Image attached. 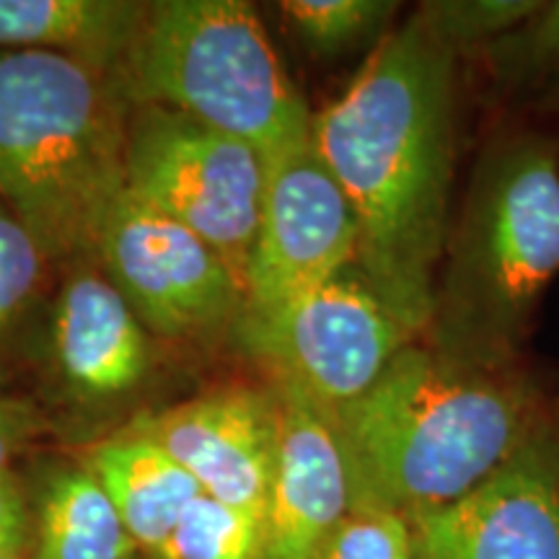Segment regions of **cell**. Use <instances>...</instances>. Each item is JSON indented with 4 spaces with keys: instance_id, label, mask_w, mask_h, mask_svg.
<instances>
[{
    "instance_id": "1",
    "label": "cell",
    "mask_w": 559,
    "mask_h": 559,
    "mask_svg": "<svg viewBox=\"0 0 559 559\" xmlns=\"http://www.w3.org/2000/svg\"><path fill=\"white\" fill-rule=\"evenodd\" d=\"M459 55L419 11L383 37L311 145L358 221V267L419 340L449 239Z\"/></svg>"
},
{
    "instance_id": "2",
    "label": "cell",
    "mask_w": 559,
    "mask_h": 559,
    "mask_svg": "<svg viewBox=\"0 0 559 559\" xmlns=\"http://www.w3.org/2000/svg\"><path fill=\"white\" fill-rule=\"evenodd\" d=\"M539 389L515 368H474L412 342L358 402L334 412L353 506L412 521L464 498L542 423Z\"/></svg>"
},
{
    "instance_id": "3",
    "label": "cell",
    "mask_w": 559,
    "mask_h": 559,
    "mask_svg": "<svg viewBox=\"0 0 559 559\" xmlns=\"http://www.w3.org/2000/svg\"><path fill=\"white\" fill-rule=\"evenodd\" d=\"M557 275L559 148L542 132H506L474 166L423 337L461 366L515 368Z\"/></svg>"
},
{
    "instance_id": "4",
    "label": "cell",
    "mask_w": 559,
    "mask_h": 559,
    "mask_svg": "<svg viewBox=\"0 0 559 559\" xmlns=\"http://www.w3.org/2000/svg\"><path fill=\"white\" fill-rule=\"evenodd\" d=\"M130 109L117 81L86 62L0 50V205L47 260L96 257L128 181Z\"/></svg>"
},
{
    "instance_id": "5",
    "label": "cell",
    "mask_w": 559,
    "mask_h": 559,
    "mask_svg": "<svg viewBox=\"0 0 559 559\" xmlns=\"http://www.w3.org/2000/svg\"><path fill=\"white\" fill-rule=\"evenodd\" d=\"M130 104H153L239 138L264 166L311 140V109L243 0L148 3L115 73Z\"/></svg>"
},
{
    "instance_id": "6",
    "label": "cell",
    "mask_w": 559,
    "mask_h": 559,
    "mask_svg": "<svg viewBox=\"0 0 559 559\" xmlns=\"http://www.w3.org/2000/svg\"><path fill=\"white\" fill-rule=\"evenodd\" d=\"M124 190L221 254L241 290L264 194V160L239 138L181 111L132 104Z\"/></svg>"
},
{
    "instance_id": "7",
    "label": "cell",
    "mask_w": 559,
    "mask_h": 559,
    "mask_svg": "<svg viewBox=\"0 0 559 559\" xmlns=\"http://www.w3.org/2000/svg\"><path fill=\"white\" fill-rule=\"evenodd\" d=\"M236 337L277 389L326 415L358 402L415 334L355 267L264 317L236 321Z\"/></svg>"
},
{
    "instance_id": "8",
    "label": "cell",
    "mask_w": 559,
    "mask_h": 559,
    "mask_svg": "<svg viewBox=\"0 0 559 559\" xmlns=\"http://www.w3.org/2000/svg\"><path fill=\"white\" fill-rule=\"evenodd\" d=\"M96 260L145 332L215 337L243 313V290L200 236L124 190L102 230Z\"/></svg>"
},
{
    "instance_id": "9",
    "label": "cell",
    "mask_w": 559,
    "mask_h": 559,
    "mask_svg": "<svg viewBox=\"0 0 559 559\" xmlns=\"http://www.w3.org/2000/svg\"><path fill=\"white\" fill-rule=\"evenodd\" d=\"M358 260V221L311 140L264 166L243 317L283 309Z\"/></svg>"
},
{
    "instance_id": "10",
    "label": "cell",
    "mask_w": 559,
    "mask_h": 559,
    "mask_svg": "<svg viewBox=\"0 0 559 559\" xmlns=\"http://www.w3.org/2000/svg\"><path fill=\"white\" fill-rule=\"evenodd\" d=\"M415 559H559V419L464 498L409 521Z\"/></svg>"
},
{
    "instance_id": "11",
    "label": "cell",
    "mask_w": 559,
    "mask_h": 559,
    "mask_svg": "<svg viewBox=\"0 0 559 559\" xmlns=\"http://www.w3.org/2000/svg\"><path fill=\"white\" fill-rule=\"evenodd\" d=\"M132 428L156 440L202 495L264 515L280 440L275 389L210 391L140 417Z\"/></svg>"
},
{
    "instance_id": "12",
    "label": "cell",
    "mask_w": 559,
    "mask_h": 559,
    "mask_svg": "<svg viewBox=\"0 0 559 559\" xmlns=\"http://www.w3.org/2000/svg\"><path fill=\"white\" fill-rule=\"evenodd\" d=\"M280 440L264 510V559H319L353 508V481L332 417L290 389H277Z\"/></svg>"
},
{
    "instance_id": "13",
    "label": "cell",
    "mask_w": 559,
    "mask_h": 559,
    "mask_svg": "<svg viewBox=\"0 0 559 559\" xmlns=\"http://www.w3.org/2000/svg\"><path fill=\"white\" fill-rule=\"evenodd\" d=\"M50 353L62 383L86 402L130 394L151 370L148 332L109 277L88 264L55 300Z\"/></svg>"
},
{
    "instance_id": "14",
    "label": "cell",
    "mask_w": 559,
    "mask_h": 559,
    "mask_svg": "<svg viewBox=\"0 0 559 559\" xmlns=\"http://www.w3.org/2000/svg\"><path fill=\"white\" fill-rule=\"evenodd\" d=\"M83 466L99 479L138 549L156 555L202 489L151 436L130 428L88 451Z\"/></svg>"
},
{
    "instance_id": "15",
    "label": "cell",
    "mask_w": 559,
    "mask_h": 559,
    "mask_svg": "<svg viewBox=\"0 0 559 559\" xmlns=\"http://www.w3.org/2000/svg\"><path fill=\"white\" fill-rule=\"evenodd\" d=\"M145 13L135 0H0V50L66 55L115 79Z\"/></svg>"
},
{
    "instance_id": "16",
    "label": "cell",
    "mask_w": 559,
    "mask_h": 559,
    "mask_svg": "<svg viewBox=\"0 0 559 559\" xmlns=\"http://www.w3.org/2000/svg\"><path fill=\"white\" fill-rule=\"evenodd\" d=\"M34 559H135L138 544L86 466L55 472L32 523Z\"/></svg>"
},
{
    "instance_id": "17",
    "label": "cell",
    "mask_w": 559,
    "mask_h": 559,
    "mask_svg": "<svg viewBox=\"0 0 559 559\" xmlns=\"http://www.w3.org/2000/svg\"><path fill=\"white\" fill-rule=\"evenodd\" d=\"M151 559H264V515L200 492Z\"/></svg>"
},
{
    "instance_id": "18",
    "label": "cell",
    "mask_w": 559,
    "mask_h": 559,
    "mask_svg": "<svg viewBox=\"0 0 559 559\" xmlns=\"http://www.w3.org/2000/svg\"><path fill=\"white\" fill-rule=\"evenodd\" d=\"M277 9L311 52L340 55L386 37L400 3H391V0H285Z\"/></svg>"
},
{
    "instance_id": "19",
    "label": "cell",
    "mask_w": 559,
    "mask_h": 559,
    "mask_svg": "<svg viewBox=\"0 0 559 559\" xmlns=\"http://www.w3.org/2000/svg\"><path fill=\"white\" fill-rule=\"evenodd\" d=\"M485 62L492 81L502 88H526L547 83L559 73V0H549L513 26L492 45Z\"/></svg>"
},
{
    "instance_id": "20",
    "label": "cell",
    "mask_w": 559,
    "mask_h": 559,
    "mask_svg": "<svg viewBox=\"0 0 559 559\" xmlns=\"http://www.w3.org/2000/svg\"><path fill=\"white\" fill-rule=\"evenodd\" d=\"M542 5V0H430L419 16L453 52L485 50L502 34L519 26Z\"/></svg>"
},
{
    "instance_id": "21",
    "label": "cell",
    "mask_w": 559,
    "mask_h": 559,
    "mask_svg": "<svg viewBox=\"0 0 559 559\" xmlns=\"http://www.w3.org/2000/svg\"><path fill=\"white\" fill-rule=\"evenodd\" d=\"M319 559H415L412 526L404 515L381 506H353Z\"/></svg>"
},
{
    "instance_id": "22",
    "label": "cell",
    "mask_w": 559,
    "mask_h": 559,
    "mask_svg": "<svg viewBox=\"0 0 559 559\" xmlns=\"http://www.w3.org/2000/svg\"><path fill=\"white\" fill-rule=\"evenodd\" d=\"M47 257L16 215L0 205V347L32 304Z\"/></svg>"
},
{
    "instance_id": "23",
    "label": "cell",
    "mask_w": 559,
    "mask_h": 559,
    "mask_svg": "<svg viewBox=\"0 0 559 559\" xmlns=\"http://www.w3.org/2000/svg\"><path fill=\"white\" fill-rule=\"evenodd\" d=\"M34 513L11 469L0 472V557H24L32 544Z\"/></svg>"
},
{
    "instance_id": "24",
    "label": "cell",
    "mask_w": 559,
    "mask_h": 559,
    "mask_svg": "<svg viewBox=\"0 0 559 559\" xmlns=\"http://www.w3.org/2000/svg\"><path fill=\"white\" fill-rule=\"evenodd\" d=\"M32 430L29 412L21 407L19 402L3 400L0 396V472L9 469L11 456L24 443V438Z\"/></svg>"
},
{
    "instance_id": "25",
    "label": "cell",
    "mask_w": 559,
    "mask_h": 559,
    "mask_svg": "<svg viewBox=\"0 0 559 559\" xmlns=\"http://www.w3.org/2000/svg\"><path fill=\"white\" fill-rule=\"evenodd\" d=\"M542 94H544V102L551 104V107H559V73L555 75V79H549L547 83H544Z\"/></svg>"
},
{
    "instance_id": "26",
    "label": "cell",
    "mask_w": 559,
    "mask_h": 559,
    "mask_svg": "<svg viewBox=\"0 0 559 559\" xmlns=\"http://www.w3.org/2000/svg\"><path fill=\"white\" fill-rule=\"evenodd\" d=\"M0 559H24V557H0Z\"/></svg>"
}]
</instances>
